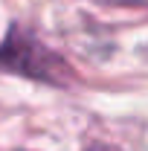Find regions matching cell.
Masks as SVG:
<instances>
[{"mask_svg":"<svg viewBox=\"0 0 148 151\" xmlns=\"http://www.w3.org/2000/svg\"><path fill=\"white\" fill-rule=\"evenodd\" d=\"M0 67L18 70L32 78H47V81H61V76H67V67L61 64V58H55L35 38L23 32H12L9 41L0 47Z\"/></svg>","mask_w":148,"mask_h":151,"instance_id":"obj_1","label":"cell"}]
</instances>
